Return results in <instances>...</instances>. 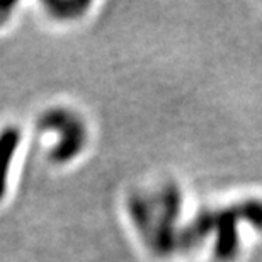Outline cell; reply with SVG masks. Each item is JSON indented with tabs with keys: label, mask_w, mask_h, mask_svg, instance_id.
<instances>
[{
	"label": "cell",
	"mask_w": 262,
	"mask_h": 262,
	"mask_svg": "<svg viewBox=\"0 0 262 262\" xmlns=\"http://www.w3.org/2000/svg\"><path fill=\"white\" fill-rule=\"evenodd\" d=\"M19 141H20V133L15 128H7L0 135V199L5 196L9 167L14 159L15 150L19 146Z\"/></svg>",
	"instance_id": "6da1fadb"
},
{
	"label": "cell",
	"mask_w": 262,
	"mask_h": 262,
	"mask_svg": "<svg viewBox=\"0 0 262 262\" xmlns=\"http://www.w3.org/2000/svg\"><path fill=\"white\" fill-rule=\"evenodd\" d=\"M10 10H12V5L10 4H0V24H2L4 20H7Z\"/></svg>",
	"instance_id": "7a4b0ae2"
}]
</instances>
